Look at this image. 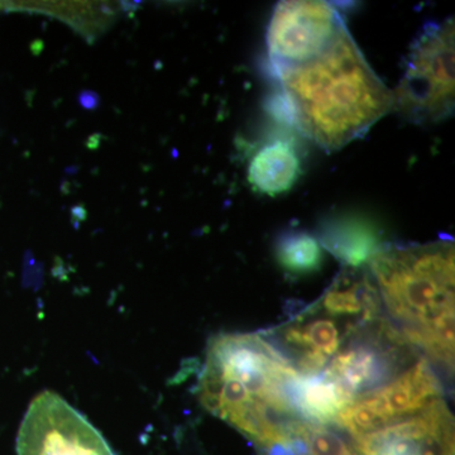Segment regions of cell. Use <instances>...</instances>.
<instances>
[{"mask_svg": "<svg viewBox=\"0 0 455 455\" xmlns=\"http://www.w3.org/2000/svg\"><path fill=\"white\" fill-rule=\"evenodd\" d=\"M275 75L290 121L326 151L361 139L394 107L348 28L315 59Z\"/></svg>", "mask_w": 455, "mask_h": 455, "instance_id": "cell-1", "label": "cell"}, {"mask_svg": "<svg viewBox=\"0 0 455 455\" xmlns=\"http://www.w3.org/2000/svg\"><path fill=\"white\" fill-rule=\"evenodd\" d=\"M454 243L379 248L370 275L403 339L434 361L454 366Z\"/></svg>", "mask_w": 455, "mask_h": 455, "instance_id": "cell-2", "label": "cell"}, {"mask_svg": "<svg viewBox=\"0 0 455 455\" xmlns=\"http://www.w3.org/2000/svg\"><path fill=\"white\" fill-rule=\"evenodd\" d=\"M299 376L289 361L259 334H220L212 338L202 372V377L230 383L250 397L251 409L241 416L265 405L277 414L295 419L300 418L293 407L290 388Z\"/></svg>", "mask_w": 455, "mask_h": 455, "instance_id": "cell-3", "label": "cell"}, {"mask_svg": "<svg viewBox=\"0 0 455 455\" xmlns=\"http://www.w3.org/2000/svg\"><path fill=\"white\" fill-rule=\"evenodd\" d=\"M454 18L430 22L412 42L405 71L392 92L394 107L414 124H435L453 116Z\"/></svg>", "mask_w": 455, "mask_h": 455, "instance_id": "cell-4", "label": "cell"}, {"mask_svg": "<svg viewBox=\"0 0 455 455\" xmlns=\"http://www.w3.org/2000/svg\"><path fill=\"white\" fill-rule=\"evenodd\" d=\"M346 28L343 17L331 3L317 0L278 3L267 31L272 71L277 74L315 59Z\"/></svg>", "mask_w": 455, "mask_h": 455, "instance_id": "cell-5", "label": "cell"}, {"mask_svg": "<svg viewBox=\"0 0 455 455\" xmlns=\"http://www.w3.org/2000/svg\"><path fill=\"white\" fill-rule=\"evenodd\" d=\"M18 455H116L85 416L51 391L27 410L17 438Z\"/></svg>", "mask_w": 455, "mask_h": 455, "instance_id": "cell-6", "label": "cell"}, {"mask_svg": "<svg viewBox=\"0 0 455 455\" xmlns=\"http://www.w3.org/2000/svg\"><path fill=\"white\" fill-rule=\"evenodd\" d=\"M359 455H454V421L443 398L419 414L353 439Z\"/></svg>", "mask_w": 455, "mask_h": 455, "instance_id": "cell-7", "label": "cell"}, {"mask_svg": "<svg viewBox=\"0 0 455 455\" xmlns=\"http://www.w3.org/2000/svg\"><path fill=\"white\" fill-rule=\"evenodd\" d=\"M442 392L438 374L427 358H421L382 387L355 398L353 414L362 429L373 433L419 414Z\"/></svg>", "mask_w": 455, "mask_h": 455, "instance_id": "cell-8", "label": "cell"}, {"mask_svg": "<svg viewBox=\"0 0 455 455\" xmlns=\"http://www.w3.org/2000/svg\"><path fill=\"white\" fill-rule=\"evenodd\" d=\"M300 173V158L295 147L277 140L257 151L248 167V180L257 190L275 196L290 190Z\"/></svg>", "mask_w": 455, "mask_h": 455, "instance_id": "cell-9", "label": "cell"}, {"mask_svg": "<svg viewBox=\"0 0 455 455\" xmlns=\"http://www.w3.org/2000/svg\"><path fill=\"white\" fill-rule=\"evenodd\" d=\"M290 395L299 418L309 423H334L338 412L349 405L337 385L322 374L314 377L299 376L292 382Z\"/></svg>", "mask_w": 455, "mask_h": 455, "instance_id": "cell-10", "label": "cell"}, {"mask_svg": "<svg viewBox=\"0 0 455 455\" xmlns=\"http://www.w3.org/2000/svg\"><path fill=\"white\" fill-rule=\"evenodd\" d=\"M320 242L347 267L359 268L379 250L376 230L362 220H346L328 224Z\"/></svg>", "mask_w": 455, "mask_h": 455, "instance_id": "cell-11", "label": "cell"}, {"mask_svg": "<svg viewBox=\"0 0 455 455\" xmlns=\"http://www.w3.org/2000/svg\"><path fill=\"white\" fill-rule=\"evenodd\" d=\"M276 256L281 267L286 271L296 275L310 274L322 266V244L309 233L293 230L278 239Z\"/></svg>", "mask_w": 455, "mask_h": 455, "instance_id": "cell-12", "label": "cell"}, {"mask_svg": "<svg viewBox=\"0 0 455 455\" xmlns=\"http://www.w3.org/2000/svg\"><path fill=\"white\" fill-rule=\"evenodd\" d=\"M291 433L293 439L304 442L309 455H359L352 445L324 425L298 420L292 425Z\"/></svg>", "mask_w": 455, "mask_h": 455, "instance_id": "cell-13", "label": "cell"}, {"mask_svg": "<svg viewBox=\"0 0 455 455\" xmlns=\"http://www.w3.org/2000/svg\"><path fill=\"white\" fill-rule=\"evenodd\" d=\"M77 100H79L80 106L86 110H94L100 106V97H99L97 92H92V90H84V92H80Z\"/></svg>", "mask_w": 455, "mask_h": 455, "instance_id": "cell-14", "label": "cell"}, {"mask_svg": "<svg viewBox=\"0 0 455 455\" xmlns=\"http://www.w3.org/2000/svg\"><path fill=\"white\" fill-rule=\"evenodd\" d=\"M265 455H298L291 449L283 447L272 448L271 451H266Z\"/></svg>", "mask_w": 455, "mask_h": 455, "instance_id": "cell-15", "label": "cell"}]
</instances>
